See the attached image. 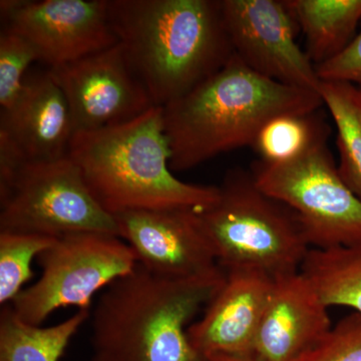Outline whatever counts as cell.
<instances>
[{
  "label": "cell",
  "instance_id": "cell-25",
  "mask_svg": "<svg viewBox=\"0 0 361 361\" xmlns=\"http://www.w3.org/2000/svg\"><path fill=\"white\" fill-rule=\"evenodd\" d=\"M206 361H254L249 358L232 357L226 355H211L205 358Z\"/></svg>",
  "mask_w": 361,
  "mask_h": 361
},
{
  "label": "cell",
  "instance_id": "cell-24",
  "mask_svg": "<svg viewBox=\"0 0 361 361\" xmlns=\"http://www.w3.org/2000/svg\"><path fill=\"white\" fill-rule=\"evenodd\" d=\"M315 70L322 82H348L361 89V30L343 51Z\"/></svg>",
  "mask_w": 361,
  "mask_h": 361
},
{
  "label": "cell",
  "instance_id": "cell-18",
  "mask_svg": "<svg viewBox=\"0 0 361 361\" xmlns=\"http://www.w3.org/2000/svg\"><path fill=\"white\" fill-rule=\"evenodd\" d=\"M300 272L325 305L343 306L361 314V244L329 250L310 249Z\"/></svg>",
  "mask_w": 361,
  "mask_h": 361
},
{
  "label": "cell",
  "instance_id": "cell-10",
  "mask_svg": "<svg viewBox=\"0 0 361 361\" xmlns=\"http://www.w3.org/2000/svg\"><path fill=\"white\" fill-rule=\"evenodd\" d=\"M47 71L65 94L73 135L129 122L155 106L118 42Z\"/></svg>",
  "mask_w": 361,
  "mask_h": 361
},
{
  "label": "cell",
  "instance_id": "cell-7",
  "mask_svg": "<svg viewBox=\"0 0 361 361\" xmlns=\"http://www.w3.org/2000/svg\"><path fill=\"white\" fill-rule=\"evenodd\" d=\"M0 232L56 239L80 233L118 236L115 217L92 196L68 155L25 161L11 179L0 183Z\"/></svg>",
  "mask_w": 361,
  "mask_h": 361
},
{
  "label": "cell",
  "instance_id": "cell-16",
  "mask_svg": "<svg viewBox=\"0 0 361 361\" xmlns=\"http://www.w3.org/2000/svg\"><path fill=\"white\" fill-rule=\"evenodd\" d=\"M306 39L313 65L336 58L355 37L361 0H284Z\"/></svg>",
  "mask_w": 361,
  "mask_h": 361
},
{
  "label": "cell",
  "instance_id": "cell-4",
  "mask_svg": "<svg viewBox=\"0 0 361 361\" xmlns=\"http://www.w3.org/2000/svg\"><path fill=\"white\" fill-rule=\"evenodd\" d=\"M68 156L90 193L113 216L132 210L202 211L219 195L218 186L190 184L171 170L163 106L129 122L73 135Z\"/></svg>",
  "mask_w": 361,
  "mask_h": 361
},
{
  "label": "cell",
  "instance_id": "cell-23",
  "mask_svg": "<svg viewBox=\"0 0 361 361\" xmlns=\"http://www.w3.org/2000/svg\"><path fill=\"white\" fill-rule=\"evenodd\" d=\"M295 361H361V314L342 318Z\"/></svg>",
  "mask_w": 361,
  "mask_h": 361
},
{
  "label": "cell",
  "instance_id": "cell-20",
  "mask_svg": "<svg viewBox=\"0 0 361 361\" xmlns=\"http://www.w3.org/2000/svg\"><path fill=\"white\" fill-rule=\"evenodd\" d=\"M329 135V126L320 110L303 115L280 116L266 123L251 148L259 160L279 163L295 158Z\"/></svg>",
  "mask_w": 361,
  "mask_h": 361
},
{
  "label": "cell",
  "instance_id": "cell-22",
  "mask_svg": "<svg viewBox=\"0 0 361 361\" xmlns=\"http://www.w3.org/2000/svg\"><path fill=\"white\" fill-rule=\"evenodd\" d=\"M40 61L35 45L8 27L0 33V106L9 108L20 96L27 78L26 71Z\"/></svg>",
  "mask_w": 361,
  "mask_h": 361
},
{
  "label": "cell",
  "instance_id": "cell-15",
  "mask_svg": "<svg viewBox=\"0 0 361 361\" xmlns=\"http://www.w3.org/2000/svg\"><path fill=\"white\" fill-rule=\"evenodd\" d=\"M0 135L26 161H54L68 155L73 137L71 111L49 71L26 78L16 102L1 110Z\"/></svg>",
  "mask_w": 361,
  "mask_h": 361
},
{
  "label": "cell",
  "instance_id": "cell-12",
  "mask_svg": "<svg viewBox=\"0 0 361 361\" xmlns=\"http://www.w3.org/2000/svg\"><path fill=\"white\" fill-rule=\"evenodd\" d=\"M199 212L191 208L132 210L114 217L118 236L134 251L137 264L157 276L184 279L221 268Z\"/></svg>",
  "mask_w": 361,
  "mask_h": 361
},
{
  "label": "cell",
  "instance_id": "cell-27",
  "mask_svg": "<svg viewBox=\"0 0 361 361\" xmlns=\"http://www.w3.org/2000/svg\"><path fill=\"white\" fill-rule=\"evenodd\" d=\"M358 89H360V87H358ZM360 94H361V89H360Z\"/></svg>",
  "mask_w": 361,
  "mask_h": 361
},
{
  "label": "cell",
  "instance_id": "cell-13",
  "mask_svg": "<svg viewBox=\"0 0 361 361\" xmlns=\"http://www.w3.org/2000/svg\"><path fill=\"white\" fill-rule=\"evenodd\" d=\"M274 282L260 271H227L224 284L188 330L194 348L204 358L226 355L252 360Z\"/></svg>",
  "mask_w": 361,
  "mask_h": 361
},
{
  "label": "cell",
  "instance_id": "cell-9",
  "mask_svg": "<svg viewBox=\"0 0 361 361\" xmlns=\"http://www.w3.org/2000/svg\"><path fill=\"white\" fill-rule=\"evenodd\" d=\"M234 54L263 77L319 90L315 66L296 42L299 30L284 0H221Z\"/></svg>",
  "mask_w": 361,
  "mask_h": 361
},
{
  "label": "cell",
  "instance_id": "cell-11",
  "mask_svg": "<svg viewBox=\"0 0 361 361\" xmlns=\"http://www.w3.org/2000/svg\"><path fill=\"white\" fill-rule=\"evenodd\" d=\"M4 27L30 40L49 68L118 44L108 0H2Z\"/></svg>",
  "mask_w": 361,
  "mask_h": 361
},
{
  "label": "cell",
  "instance_id": "cell-5",
  "mask_svg": "<svg viewBox=\"0 0 361 361\" xmlns=\"http://www.w3.org/2000/svg\"><path fill=\"white\" fill-rule=\"evenodd\" d=\"M217 200L200 211L223 270L251 269L279 278L300 272L311 247L290 207L256 184L250 171L226 173Z\"/></svg>",
  "mask_w": 361,
  "mask_h": 361
},
{
  "label": "cell",
  "instance_id": "cell-6",
  "mask_svg": "<svg viewBox=\"0 0 361 361\" xmlns=\"http://www.w3.org/2000/svg\"><path fill=\"white\" fill-rule=\"evenodd\" d=\"M329 137L291 160H257L250 172L257 186L300 218L311 249L360 245L361 200L341 179Z\"/></svg>",
  "mask_w": 361,
  "mask_h": 361
},
{
  "label": "cell",
  "instance_id": "cell-1",
  "mask_svg": "<svg viewBox=\"0 0 361 361\" xmlns=\"http://www.w3.org/2000/svg\"><path fill=\"white\" fill-rule=\"evenodd\" d=\"M108 13L155 106L184 96L234 54L221 0H108Z\"/></svg>",
  "mask_w": 361,
  "mask_h": 361
},
{
  "label": "cell",
  "instance_id": "cell-14",
  "mask_svg": "<svg viewBox=\"0 0 361 361\" xmlns=\"http://www.w3.org/2000/svg\"><path fill=\"white\" fill-rule=\"evenodd\" d=\"M329 308L302 273L276 278L252 360L295 361L331 329Z\"/></svg>",
  "mask_w": 361,
  "mask_h": 361
},
{
  "label": "cell",
  "instance_id": "cell-8",
  "mask_svg": "<svg viewBox=\"0 0 361 361\" xmlns=\"http://www.w3.org/2000/svg\"><path fill=\"white\" fill-rule=\"evenodd\" d=\"M42 275L11 303L21 319L40 326L65 307L90 310L97 292L137 266L130 247L115 235L80 233L56 240L37 257Z\"/></svg>",
  "mask_w": 361,
  "mask_h": 361
},
{
  "label": "cell",
  "instance_id": "cell-17",
  "mask_svg": "<svg viewBox=\"0 0 361 361\" xmlns=\"http://www.w3.org/2000/svg\"><path fill=\"white\" fill-rule=\"evenodd\" d=\"M90 310H78L49 327L21 319L7 304L0 313V361H59Z\"/></svg>",
  "mask_w": 361,
  "mask_h": 361
},
{
  "label": "cell",
  "instance_id": "cell-21",
  "mask_svg": "<svg viewBox=\"0 0 361 361\" xmlns=\"http://www.w3.org/2000/svg\"><path fill=\"white\" fill-rule=\"evenodd\" d=\"M58 239L23 233L0 232V304L13 302L33 276V259Z\"/></svg>",
  "mask_w": 361,
  "mask_h": 361
},
{
  "label": "cell",
  "instance_id": "cell-3",
  "mask_svg": "<svg viewBox=\"0 0 361 361\" xmlns=\"http://www.w3.org/2000/svg\"><path fill=\"white\" fill-rule=\"evenodd\" d=\"M219 268L169 279L137 264L104 289L92 316L99 361H206L190 341V326L224 284Z\"/></svg>",
  "mask_w": 361,
  "mask_h": 361
},
{
  "label": "cell",
  "instance_id": "cell-2",
  "mask_svg": "<svg viewBox=\"0 0 361 361\" xmlns=\"http://www.w3.org/2000/svg\"><path fill=\"white\" fill-rule=\"evenodd\" d=\"M323 106L319 92L263 77L234 54L212 77L163 106L171 170H189L251 147L273 118L314 113Z\"/></svg>",
  "mask_w": 361,
  "mask_h": 361
},
{
  "label": "cell",
  "instance_id": "cell-26",
  "mask_svg": "<svg viewBox=\"0 0 361 361\" xmlns=\"http://www.w3.org/2000/svg\"><path fill=\"white\" fill-rule=\"evenodd\" d=\"M92 361H99V360H97L96 358L92 357Z\"/></svg>",
  "mask_w": 361,
  "mask_h": 361
},
{
  "label": "cell",
  "instance_id": "cell-19",
  "mask_svg": "<svg viewBox=\"0 0 361 361\" xmlns=\"http://www.w3.org/2000/svg\"><path fill=\"white\" fill-rule=\"evenodd\" d=\"M320 96L334 118L341 179L361 200V94L348 82H322Z\"/></svg>",
  "mask_w": 361,
  "mask_h": 361
}]
</instances>
